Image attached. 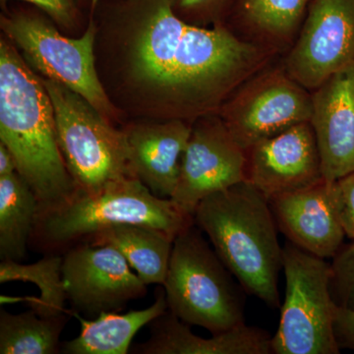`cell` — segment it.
Returning <instances> with one entry per match:
<instances>
[{
    "mask_svg": "<svg viewBox=\"0 0 354 354\" xmlns=\"http://www.w3.org/2000/svg\"><path fill=\"white\" fill-rule=\"evenodd\" d=\"M95 60L106 94L135 120L193 123L218 113L267 53L218 24H191L171 0H93Z\"/></svg>",
    "mask_w": 354,
    "mask_h": 354,
    "instance_id": "1",
    "label": "cell"
},
{
    "mask_svg": "<svg viewBox=\"0 0 354 354\" xmlns=\"http://www.w3.org/2000/svg\"><path fill=\"white\" fill-rule=\"evenodd\" d=\"M86 1H87V0H86ZM88 2H90V6H91V3H92V0H88Z\"/></svg>",
    "mask_w": 354,
    "mask_h": 354,
    "instance_id": "30",
    "label": "cell"
},
{
    "mask_svg": "<svg viewBox=\"0 0 354 354\" xmlns=\"http://www.w3.org/2000/svg\"><path fill=\"white\" fill-rule=\"evenodd\" d=\"M193 123L134 120L123 125L135 174L156 196L171 199Z\"/></svg>",
    "mask_w": 354,
    "mask_h": 354,
    "instance_id": "16",
    "label": "cell"
},
{
    "mask_svg": "<svg viewBox=\"0 0 354 354\" xmlns=\"http://www.w3.org/2000/svg\"><path fill=\"white\" fill-rule=\"evenodd\" d=\"M62 261L59 254H46L34 264L23 265L18 261L2 260L0 264V283L7 281H30L38 286L41 297L29 300L31 309L43 317H57L68 314L64 308L67 300Z\"/></svg>",
    "mask_w": 354,
    "mask_h": 354,
    "instance_id": "22",
    "label": "cell"
},
{
    "mask_svg": "<svg viewBox=\"0 0 354 354\" xmlns=\"http://www.w3.org/2000/svg\"><path fill=\"white\" fill-rule=\"evenodd\" d=\"M194 223V216L171 199L156 196L138 177H129L93 194L77 190L39 212L30 243L41 252L59 254L115 225H143L176 239Z\"/></svg>",
    "mask_w": 354,
    "mask_h": 354,
    "instance_id": "4",
    "label": "cell"
},
{
    "mask_svg": "<svg viewBox=\"0 0 354 354\" xmlns=\"http://www.w3.org/2000/svg\"><path fill=\"white\" fill-rule=\"evenodd\" d=\"M279 232L290 243L323 259H332L344 245V228L325 179L270 201Z\"/></svg>",
    "mask_w": 354,
    "mask_h": 354,
    "instance_id": "15",
    "label": "cell"
},
{
    "mask_svg": "<svg viewBox=\"0 0 354 354\" xmlns=\"http://www.w3.org/2000/svg\"><path fill=\"white\" fill-rule=\"evenodd\" d=\"M39 213L34 190L18 172L0 176V257L22 261Z\"/></svg>",
    "mask_w": 354,
    "mask_h": 354,
    "instance_id": "20",
    "label": "cell"
},
{
    "mask_svg": "<svg viewBox=\"0 0 354 354\" xmlns=\"http://www.w3.org/2000/svg\"><path fill=\"white\" fill-rule=\"evenodd\" d=\"M196 225L177 235L164 285L167 308L190 326L220 334L245 322L243 288Z\"/></svg>",
    "mask_w": 354,
    "mask_h": 354,
    "instance_id": "6",
    "label": "cell"
},
{
    "mask_svg": "<svg viewBox=\"0 0 354 354\" xmlns=\"http://www.w3.org/2000/svg\"><path fill=\"white\" fill-rule=\"evenodd\" d=\"M246 181L269 201L322 180V165L309 121L247 149Z\"/></svg>",
    "mask_w": 354,
    "mask_h": 354,
    "instance_id": "13",
    "label": "cell"
},
{
    "mask_svg": "<svg viewBox=\"0 0 354 354\" xmlns=\"http://www.w3.org/2000/svg\"><path fill=\"white\" fill-rule=\"evenodd\" d=\"M227 0H171L176 12L191 24H207L218 17Z\"/></svg>",
    "mask_w": 354,
    "mask_h": 354,
    "instance_id": "27",
    "label": "cell"
},
{
    "mask_svg": "<svg viewBox=\"0 0 354 354\" xmlns=\"http://www.w3.org/2000/svg\"><path fill=\"white\" fill-rule=\"evenodd\" d=\"M193 216L244 292L281 306L283 247L269 200L243 181L205 198Z\"/></svg>",
    "mask_w": 354,
    "mask_h": 354,
    "instance_id": "3",
    "label": "cell"
},
{
    "mask_svg": "<svg viewBox=\"0 0 354 354\" xmlns=\"http://www.w3.org/2000/svg\"><path fill=\"white\" fill-rule=\"evenodd\" d=\"M0 142L38 198L39 212L77 191L58 144L57 121L43 78L10 39H0Z\"/></svg>",
    "mask_w": 354,
    "mask_h": 354,
    "instance_id": "2",
    "label": "cell"
},
{
    "mask_svg": "<svg viewBox=\"0 0 354 354\" xmlns=\"http://www.w3.org/2000/svg\"><path fill=\"white\" fill-rule=\"evenodd\" d=\"M174 241V237L153 228L122 225L102 230L82 242L114 247L147 286H162Z\"/></svg>",
    "mask_w": 354,
    "mask_h": 354,
    "instance_id": "19",
    "label": "cell"
},
{
    "mask_svg": "<svg viewBox=\"0 0 354 354\" xmlns=\"http://www.w3.org/2000/svg\"><path fill=\"white\" fill-rule=\"evenodd\" d=\"M286 295L274 354H339L335 335L337 305L330 292V265L286 241L283 247Z\"/></svg>",
    "mask_w": 354,
    "mask_h": 354,
    "instance_id": "8",
    "label": "cell"
},
{
    "mask_svg": "<svg viewBox=\"0 0 354 354\" xmlns=\"http://www.w3.org/2000/svg\"><path fill=\"white\" fill-rule=\"evenodd\" d=\"M312 99L283 68L251 77L221 106L218 115L244 149L311 118Z\"/></svg>",
    "mask_w": 354,
    "mask_h": 354,
    "instance_id": "9",
    "label": "cell"
},
{
    "mask_svg": "<svg viewBox=\"0 0 354 354\" xmlns=\"http://www.w3.org/2000/svg\"><path fill=\"white\" fill-rule=\"evenodd\" d=\"M335 335L339 348L354 351V311L337 307L335 316Z\"/></svg>",
    "mask_w": 354,
    "mask_h": 354,
    "instance_id": "28",
    "label": "cell"
},
{
    "mask_svg": "<svg viewBox=\"0 0 354 354\" xmlns=\"http://www.w3.org/2000/svg\"><path fill=\"white\" fill-rule=\"evenodd\" d=\"M151 335L130 348L138 354H271L272 337L267 330L245 322L212 337H199L167 310L149 324Z\"/></svg>",
    "mask_w": 354,
    "mask_h": 354,
    "instance_id": "17",
    "label": "cell"
},
{
    "mask_svg": "<svg viewBox=\"0 0 354 354\" xmlns=\"http://www.w3.org/2000/svg\"><path fill=\"white\" fill-rule=\"evenodd\" d=\"M354 64V0H312L286 73L314 91Z\"/></svg>",
    "mask_w": 354,
    "mask_h": 354,
    "instance_id": "12",
    "label": "cell"
},
{
    "mask_svg": "<svg viewBox=\"0 0 354 354\" xmlns=\"http://www.w3.org/2000/svg\"><path fill=\"white\" fill-rule=\"evenodd\" d=\"M43 80L55 109L60 151L77 190L93 194L137 177L122 128L82 95L55 81Z\"/></svg>",
    "mask_w": 354,
    "mask_h": 354,
    "instance_id": "7",
    "label": "cell"
},
{
    "mask_svg": "<svg viewBox=\"0 0 354 354\" xmlns=\"http://www.w3.org/2000/svg\"><path fill=\"white\" fill-rule=\"evenodd\" d=\"M330 265V292L335 305L354 311V241L342 245Z\"/></svg>",
    "mask_w": 354,
    "mask_h": 354,
    "instance_id": "24",
    "label": "cell"
},
{
    "mask_svg": "<svg viewBox=\"0 0 354 354\" xmlns=\"http://www.w3.org/2000/svg\"><path fill=\"white\" fill-rule=\"evenodd\" d=\"M332 197L346 236L354 241V172L332 183Z\"/></svg>",
    "mask_w": 354,
    "mask_h": 354,
    "instance_id": "26",
    "label": "cell"
},
{
    "mask_svg": "<svg viewBox=\"0 0 354 354\" xmlns=\"http://www.w3.org/2000/svg\"><path fill=\"white\" fill-rule=\"evenodd\" d=\"M113 246L80 242L64 253L62 278L71 314L95 318L147 295V285Z\"/></svg>",
    "mask_w": 354,
    "mask_h": 354,
    "instance_id": "10",
    "label": "cell"
},
{
    "mask_svg": "<svg viewBox=\"0 0 354 354\" xmlns=\"http://www.w3.org/2000/svg\"><path fill=\"white\" fill-rule=\"evenodd\" d=\"M162 288H157L155 301L145 309L131 310L125 314L104 312L94 320L73 314L81 324L80 334L75 339L62 344L60 353L127 354L137 333L169 310Z\"/></svg>",
    "mask_w": 354,
    "mask_h": 354,
    "instance_id": "18",
    "label": "cell"
},
{
    "mask_svg": "<svg viewBox=\"0 0 354 354\" xmlns=\"http://www.w3.org/2000/svg\"><path fill=\"white\" fill-rule=\"evenodd\" d=\"M3 7L0 28L39 76L62 84L82 95L116 124L124 114L109 99L95 60L97 23L91 10L87 28L79 38H69L41 10Z\"/></svg>",
    "mask_w": 354,
    "mask_h": 354,
    "instance_id": "5",
    "label": "cell"
},
{
    "mask_svg": "<svg viewBox=\"0 0 354 354\" xmlns=\"http://www.w3.org/2000/svg\"><path fill=\"white\" fill-rule=\"evenodd\" d=\"M68 314L43 317L36 311L11 314L0 311V353H59L60 335L68 322Z\"/></svg>",
    "mask_w": 354,
    "mask_h": 354,
    "instance_id": "21",
    "label": "cell"
},
{
    "mask_svg": "<svg viewBox=\"0 0 354 354\" xmlns=\"http://www.w3.org/2000/svg\"><path fill=\"white\" fill-rule=\"evenodd\" d=\"M2 6L9 2L31 4L50 17L64 31H74L80 24L83 2L86 0H0Z\"/></svg>",
    "mask_w": 354,
    "mask_h": 354,
    "instance_id": "25",
    "label": "cell"
},
{
    "mask_svg": "<svg viewBox=\"0 0 354 354\" xmlns=\"http://www.w3.org/2000/svg\"><path fill=\"white\" fill-rule=\"evenodd\" d=\"M312 0H241L244 19L257 31L274 39H286L304 19Z\"/></svg>",
    "mask_w": 354,
    "mask_h": 354,
    "instance_id": "23",
    "label": "cell"
},
{
    "mask_svg": "<svg viewBox=\"0 0 354 354\" xmlns=\"http://www.w3.org/2000/svg\"><path fill=\"white\" fill-rule=\"evenodd\" d=\"M17 172V165L12 153L0 142V176H10Z\"/></svg>",
    "mask_w": 354,
    "mask_h": 354,
    "instance_id": "29",
    "label": "cell"
},
{
    "mask_svg": "<svg viewBox=\"0 0 354 354\" xmlns=\"http://www.w3.org/2000/svg\"><path fill=\"white\" fill-rule=\"evenodd\" d=\"M246 149L239 143L216 114L192 124L171 199L194 215L205 198L246 181Z\"/></svg>",
    "mask_w": 354,
    "mask_h": 354,
    "instance_id": "11",
    "label": "cell"
},
{
    "mask_svg": "<svg viewBox=\"0 0 354 354\" xmlns=\"http://www.w3.org/2000/svg\"><path fill=\"white\" fill-rule=\"evenodd\" d=\"M311 99L323 178L335 183L354 172V64L312 91Z\"/></svg>",
    "mask_w": 354,
    "mask_h": 354,
    "instance_id": "14",
    "label": "cell"
}]
</instances>
